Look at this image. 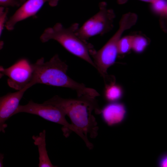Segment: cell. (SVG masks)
I'll list each match as a JSON object with an SVG mask.
<instances>
[{"instance_id":"obj_1","label":"cell","mask_w":167,"mask_h":167,"mask_svg":"<svg viewBox=\"0 0 167 167\" xmlns=\"http://www.w3.org/2000/svg\"><path fill=\"white\" fill-rule=\"evenodd\" d=\"M61 109L70 119L71 123L78 135L89 149L93 145L88 136L95 138L98 134V127L92 113H100L95 98L84 95L76 98H65L56 95L44 102Z\"/></svg>"},{"instance_id":"obj_2","label":"cell","mask_w":167,"mask_h":167,"mask_svg":"<svg viewBox=\"0 0 167 167\" xmlns=\"http://www.w3.org/2000/svg\"><path fill=\"white\" fill-rule=\"evenodd\" d=\"M33 66L34 72L31 83L32 87L36 84H43L68 88L75 91L77 97L86 95L95 98L99 95L95 89L87 87L70 77L67 74L68 65L58 54L46 62L42 57L33 64Z\"/></svg>"},{"instance_id":"obj_3","label":"cell","mask_w":167,"mask_h":167,"mask_svg":"<svg viewBox=\"0 0 167 167\" xmlns=\"http://www.w3.org/2000/svg\"><path fill=\"white\" fill-rule=\"evenodd\" d=\"M79 24L75 23L65 28L60 23L46 28L40 37L43 43L54 40L59 43L69 52L83 59L95 68L90 54V52L94 49L93 46L87 41L77 36L76 31Z\"/></svg>"},{"instance_id":"obj_4","label":"cell","mask_w":167,"mask_h":167,"mask_svg":"<svg viewBox=\"0 0 167 167\" xmlns=\"http://www.w3.org/2000/svg\"><path fill=\"white\" fill-rule=\"evenodd\" d=\"M99 7L98 11L76 30V34L81 39L87 41L93 36L103 35L112 29L115 16L114 11L107 8L105 2H100Z\"/></svg>"},{"instance_id":"obj_5","label":"cell","mask_w":167,"mask_h":167,"mask_svg":"<svg viewBox=\"0 0 167 167\" xmlns=\"http://www.w3.org/2000/svg\"><path fill=\"white\" fill-rule=\"evenodd\" d=\"M22 112L37 115L45 120L62 125L63 133L66 130L71 132L76 133L71 124L66 120V115L63 111L52 105L44 102L42 104L37 103L31 100L26 105H19L14 115Z\"/></svg>"},{"instance_id":"obj_6","label":"cell","mask_w":167,"mask_h":167,"mask_svg":"<svg viewBox=\"0 0 167 167\" xmlns=\"http://www.w3.org/2000/svg\"><path fill=\"white\" fill-rule=\"evenodd\" d=\"M0 72L8 77L7 84L17 91L32 86L34 70L33 64L26 59H20L9 67L0 66Z\"/></svg>"},{"instance_id":"obj_7","label":"cell","mask_w":167,"mask_h":167,"mask_svg":"<svg viewBox=\"0 0 167 167\" xmlns=\"http://www.w3.org/2000/svg\"><path fill=\"white\" fill-rule=\"evenodd\" d=\"M60 0H28L26 1L7 20L5 25L8 30H13L18 22L34 16L43 5L47 2L52 7L56 6Z\"/></svg>"},{"instance_id":"obj_8","label":"cell","mask_w":167,"mask_h":167,"mask_svg":"<svg viewBox=\"0 0 167 167\" xmlns=\"http://www.w3.org/2000/svg\"><path fill=\"white\" fill-rule=\"evenodd\" d=\"M28 89L25 88L0 96V132L5 133V129L7 126L6 122L14 115L24 93Z\"/></svg>"},{"instance_id":"obj_9","label":"cell","mask_w":167,"mask_h":167,"mask_svg":"<svg viewBox=\"0 0 167 167\" xmlns=\"http://www.w3.org/2000/svg\"><path fill=\"white\" fill-rule=\"evenodd\" d=\"M100 113L104 121L108 125L112 126L123 121L126 116V110L123 104L110 102L104 107Z\"/></svg>"},{"instance_id":"obj_10","label":"cell","mask_w":167,"mask_h":167,"mask_svg":"<svg viewBox=\"0 0 167 167\" xmlns=\"http://www.w3.org/2000/svg\"><path fill=\"white\" fill-rule=\"evenodd\" d=\"M46 131L44 130L38 135H33L32 139L34 143L38 148L39 154V167H55L51 162L46 148L45 141Z\"/></svg>"},{"instance_id":"obj_11","label":"cell","mask_w":167,"mask_h":167,"mask_svg":"<svg viewBox=\"0 0 167 167\" xmlns=\"http://www.w3.org/2000/svg\"><path fill=\"white\" fill-rule=\"evenodd\" d=\"M122 94V90L120 86L112 82L106 84L104 96L108 101L116 102L121 98Z\"/></svg>"},{"instance_id":"obj_12","label":"cell","mask_w":167,"mask_h":167,"mask_svg":"<svg viewBox=\"0 0 167 167\" xmlns=\"http://www.w3.org/2000/svg\"><path fill=\"white\" fill-rule=\"evenodd\" d=\"M148 44V40L145 37L139 35H134L132 49L136 53H141L145 49Z\"/></svg>"},{"instance_id":"obj_13","label":"cell","mask_w":167,"mask_h":167,"mask_svg":"<svg viewBox=\"0 0 167 167\" xmlns=\"http://www.w3.org/2000/svg\"><path fill=\"white\" fill-rule=\"evenodd\" d=\"M134 36V35H129L121 38L118 44V54H126L132 49Z\"/></svg>"},{"instance_id":"obj_14","label":"cell","mask_w":167,"mask_h":167,"mask_svg":"<svg viewBox=\"0 0 167 167\" xmlns=\"http://www.w3.org/2000/svg\"><path fill=\"white\" fill-rule=\"evenodd\" d=\"M150 3L151 10L155 13L163 17L167 15L166 0H156Z\"/></svg>"},{"instance_id":"obj_15","label":"cell","mask_w":167,"mask_h":167,"mask_svg":"<svg viewBox=\"0 0 167 167\" xmlns=\"http://www.w3.org/2000/svg\"><path fill=\"white\" fill-rule=\"evenodd\" d=\"M8 12V9L7 7L5 9L4 13L0 16V37L4 27L5 25L6 22L7 20V15ZM3 45V41L0 40V50L2 48Z\"/></svg>"},{"instance_id":"obj_16","label":"cell","mask_w":167,"mask_h":167,"mask_svg":"<svg viewBox=\"0 0 167 167\" xmlns=\"http://www.w3.org/2000/svg\"><path fill=\"white\" fill-rule=\"evenodd\" d=\"M21 4L17 0H0V6L19 7Z\"/></svg>"},{"instance_id":"obj_17","label":"cell","mask_w":167,"mask_h":167,"mask_svg":"<svg viewBox=\"0 0 167 167\" xmlns=\"http://www.w3.org/2000/svg\"><path fill=\"white\" fill-rule=\"evenodd\" d=\"M167 157L165 154L160 156L158 160V165L161 167H167Z\"/></svg>"},{"instance_id":"obj_18","label":"cell","mask_w":167,"mask_h":167,"mask_svg":"<svg viewBox=\"0 0 167 167\" xmlns=\"http://www.w3.org/2000/svg\"><path fill=\"white\" fill-rule=\"evenodd\" d=\"M117 2L119 4H123L125 3L128 0H116ZM142 1L149 2L151 3L156 1V0H139Z\"/></svg>"},{"instance_id":"obj_19","label":"cell","mask_w":167,"mask_h":167,"mask_svg":"<svg viewBox=\"0 0 167 167\" xmlns=\"http://www.w3.org/2000/svg\"><path fill=\"white\" fill-rule=\"evenodd\" d=\"M4 158L3 154L0 153V167H3V160Z\"/></svg>"},{"instance_id":"obj_20","label":"cell","mask_w":167,"mask_h":167,"mask_svg":"<svg viewBox=\"0 0 167 167\" xmlns=\"http://www.w3.org/2000/svg\"><path fill=\"white\" fill-rule=\"evenodd\" d=\"M5 11L4 7L0 6V16L4 13Z\"/></svg>"},{"instance_id":"obj_21","label":"cell","mask_w":167,"mask_h":167,"mask_svg":"<svg viewBox=\"0 0 167 167\" xmlns=\"http://www.w3.org/2000/svg\"><path fill=\"white\" fill-rule=\"evenodd\" d=\"M17 0L19 1L21 3V4L24 3L26 1V0Z\"/></svg>"},{"instance_id":"obj_22","label":"cell","mask_w":167,"mask_h":167,"mask_svg":"<svg viewBox=\"0 0 167 167\" xmlns=\"http://www.w3.org/2000/svg\"><path fill=\"white\" fill-rule=\"evenodd\" d=\"M4 75L0 72V79L2 78V77Z\"/></svg>"}]
</instances>
